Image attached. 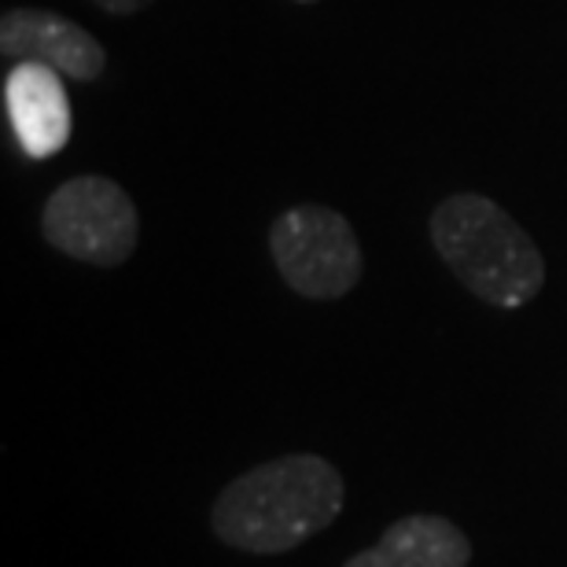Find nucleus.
<instances>
[{"instance_id":"7","label":"nucleus","mask_w":567,"mask_h":567,"mask_svg":"<svg viewBox=\"0 0 567 567\" xmlns=\"http://www.w3.org/2000/svg\"><path fill=\"white\" fill-rule=\"evenodd\" d=\"M472 542L446 516L413 513L383 530L372 549L354 553L343 567H468Z\"/></svg>"},{"instance_id":"3","label":"nucleus","mask_w":567,"mask_h":567,"mask_svg":"<svg viewBox=\"0 0 567 567\" xmlns=\"http://www.w3.org/2000/svg\"><path fill=\"white\" fill-rule=\"evenodd\" d=\"M41 236L44 244L74 262L118 269L137 251L141 214L118 181L104 174H82L63 181L44 199Z\"/></svg>"},{"instance_id":"2","label":"nucleus","mask_w":567,"mask_h":567,"mask_svg":"<svg viewBox=\"0 0 567 567\" xmlns=\"http://www.w3.org/2000/svg\"><path fill=\"white\" fill-rule=\"evenodd\" d=\"M427 236L446 269L475 299L497 310H519L546 288V258L502 203L480 192H457L431 210Z\"/></svg>"},{"instance_id":"4","label":"nucleus","mask_w":567,"mask_h":567,"mask_svg":"<svg viewBox=\"0 0 567 567\" xmlns=\"http://www.w3.org/2000/svg\"><path fill=\"white\" fill-rule=\"evenodd\" d=\"M269 255L284 284L313 302L343 299L358 288L365 255L343 214L324 203L288 207L269 225Z\"/></svg>"},{"instance_id":"9","label":"nucleus","mask_w":567,"mask_h":567,"mask_svg":"<svg viewBox=\"0 0 567 567\" xmlns=\"http://www.w3.org/2000/svg\"><path fill=\"white\" fill-rule=\"evenodd\" d=\"M295 4H321V0H295Z\"/></svg>"},{"instance_id":"5","label":"nucleus","mask_w":567,"mask_h":567,"mask_svg":"<svg viewBox=\"0 0 567 567\" xmlns=\"http://www.w3.org/2000/svg\"><path fill=\"white\" fill-rule=\"evenodd\" d=\"M0 52L16 63H41L71 82H96L107 71V52L78 22L44 8H8L0 19Z\"/></svg>"},{"instance_id":"1","label":"nucleus","mask_w":567,"mask_h":567,"mask_svg":"<svg viewBox=\"0 0 567 567\" xmlns=\"http://www.w3.org/2000/svg\"><path fill=\"white\" fill-rule=\"evenodd\" d=\"M347 502L343 475L321 453H284L236 480L210 508L221 546L277 557L332 527Z\"/></svg>"},{"instance_id":"8","label":"nucleus","mask_w":567,"mask_h":567,"mask_svg":"<svg viewBox=\"0 0 567 567\" xmlns=\"http://www.w3.org/2000/svg\"><path fill=\"white\" fill-rule=\"evenodd\" d=\"M93 4L111 11V16H133V11H144L152 0H93Z\"/></svg>"},{"instance_id":"6","label":"nucleus","mask_w":567,"mask_h":567,"mask_svg":"<svg viewBox=\"0 0 567 567\" xmlns=\"http://www.w3.org/2000/svg\"><path fill=\"white\" fill-rule=\"evenodd\" d=\"M4 107L11 133L30 158L60 155L71 141L74 118L63 74L41 63H16L4 78Z\"/></svg>"}]
</instances>
